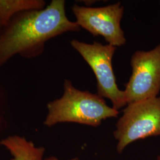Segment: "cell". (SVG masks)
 Instances as JSON below:
<instances>
[{
	"instance_id": "cell-1",
	"label": "cell",
	"mask_w": 160,
	"mask_h": 160,
	"mask_svg": "<svg viewBox=\"0 0 160 160\" xmlns=\"http://www.w3.org/2000/svg\"><path fill=\"white\" fill-rule=\"evenodd\" d=\"M80 30L67 16L64 0H52L43 9L22 12L0 31V67L16 55L37 57L44 51L47 41Z\"/></svg>"
},
{
	"instance_id": "cell-2",
	"label": "cell",
	"mask_w": 160,
	"mask_h": 160,
	"mask_svg": "<svg viewBox=\"0 0 160 160\" xmlns=\"http://www.w3.org/2000/svg\"><path fill=\"white\" fill-rule=\"evenodd\" d=\"M47 110L43 124L48 127L61 123L97 127L103 120L116 118L119 114V110L109 106L103 98L87 91H81L67 79L63 82L62 96L48 103Z\"/></svg>"
},
{
	"instance_id": "cell-3",
	"label": "cell",
	"mask_w": 160,
	"mask_h": 160,
	"mask_svg": "<svg viewBox=\"0 0 160 160\" xmlns=\"http://www.w3.org/2000/svg\"><path fill=\"white\" fill-rule=\"evenodd\" d=\"M116 126L119 153L137 140L160 136V97L127 104Z\"/></svg>"
},
{
	"instance_id": "cell-4",
	"label": "cell",
	"mask_w": 160,
	"mask_h": 160,
	"mask_svg": "<svg viewBox=\"0 0 160 160\" xmlns=\"http://www.w3.org/2000/svg\"><path fill=\"white\" fill-rule=\"evenodd\" d=\"M70 43L92 69L97 80V94L109 99L117 110L126 106L125 92L118 88L112 68L116 47L97 42L89 44L75 39Z\"/></svg>"
},
{
	"instance_id": "cell-5",
	"label": "cell",
	"mask_w": 160,
	"mask_h": 160,
	"mask_svg": "<svg viewBox=\"0 0 160 160\" xmlns=\"http://www.w3.org/2000/svg\"><path fill=\"white\" fill-rule=\"evenodd\" d=\"M132 72L124 90L127 104L158 97L160 92V45L137 51L131 58Z\"/></svg>"
},
{
	"instance_id": "cell-6",
	"label": "cell",
	"mask_w": 160,
	"mask_h": 160,
	"mask_svg": "<svg viewBox=\"0 0 160 160\" xmlns=\"http://www.w3.org/2000/svg\"><path fill=\"white\" fill-rule=\"evenodd\" d=\"M71 10L80 28L94 36H101L109 45L121 46L126 43L120 22L124 13L121 2L102 7H90L74 4Z\"/></svg>"
},
{
	"instance_id": "cell-7",
	"label": "cell",
	"mask_w": 160,
	"mask_h": 160,
	"mask_svg": "<svg viewBox=\"0 0 160 160\" xmlns=\"http://www.w3.org/2000/svg\"><path fill=\"white\" fill-rule=\"evenodd\" d=\"M0 145L11 154L10 160H43L45 149L37 147L22 136L12 135L0 141Z\"/></svg>"
},
{
	"instance_id": "cell-8",
	"label": "cell",
	"mask_w": 160,
	"mask_h": 160,
	"mask_svg": "<svg viewBox=\"0 0 160 160\" xmlns=\"http://www.w3.org/2000/svg\"><path fill=\"white\" fill-rule=\"evenodd\" d=\"M43 0H0V29L22 12L41 10L45 7Z\"/></svg>"
},
{
	"instance_id": "cell-9",
	"label": "cell",
	"mask_w": 160,
	"mask_h": 160,
	"mask_svg": "<svg viewBox=\"0 0 160 160\" xmlns=\"http://www.w3.org/2000/svg\"><path fill=\"white\" fill-rule=\"evenodd\" d=\"M43 160H59L58 158H57V157H53V156H51V157H49L48 158H44Z\"/></svg>"
},
{
	"instance_id": "cell-10",
	"label": "cell",
	"mask_w": 160,
	"mask_h": 160,
	"mask_svg": "<svg viewBox=\"0 0 160 160\" xmlns=\"http://www.w3.org/2000/svg\"><path fill=\"white\" fill-rule=\"evenodd\" d=\"M2 123V116H1V112H0V131H1V129Z\"/></svg>"
},
{
	"instance_id": "cell-11",
	"label": "cell",
	"mask_w": 160,
	"mask_h": 160,
	"mask_svg": "<svg viewBox=\"0 0 160 160\" xmlns=\"http://www.w3.org/2000/svg\"><path fill=\"white\" fill-rule=\"evenodd\" d=\"M157 160H160V155L158 156V157H157Z\"/></svg>"
},
{
	"instance_id": "cell-12",
	"label": "cell",
	"mask_w": 160,
	"mask_h": 160,
	"mask_svg": "<svg viewBox=\"0 0 160 160\" xmlns=\"http://www.w3.org/2000/svg\"><path fill=\"white\" fill-rule=\"evenodd\" d=\"M0 31H1V29H0Z\"/></svg>"
}]
</instances>
